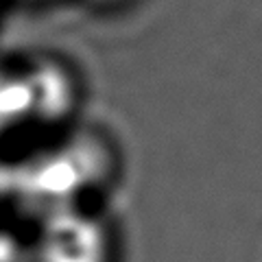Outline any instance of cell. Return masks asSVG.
Here are the masks:
<instances>
[{"label": "cell", "instance_id": "cell-1", "mask_svg": "<svg viewBox=\"0 0 262 262\" xmlns=\"http://www.w3.org/2000/svg\"><path fill=\"white\" fill-rule=\"evenodd\" d=\"M29 243L33 262H114L116 234L92 206H70L37 216Z\"/></svg>", "mask_w": 262, "mask_h": 262}, {"label": "cell", "instance_id": "cell-2", "mask_svg": "<svg viewBox=\"0 0 262 262\" xmlns=\"http://www.w3.org/2000/svg\"><path fill=\"white\" fill-rule=\"evenodd\" d=\"M27 122H35L27 70H0V142Z\"/></svg>", "mask_w": 262, "mask_h": 262}, {"label": "cell", "instance_id": "cell-3", "mask_svg": "<svg viewBox=\"0 0 262 262\" xmlns=\"http://www.w3.org/2000/svg\"><path fill=\"white\" fill-rule=\"evenodd\" d=\"M0 262H33L29 243L9 229H0Z\"/></svg>", "mask_w": 262, "mask_h": 262}, {"label": "cell", "instance_id": "cell-4", "mask_svg": "<svg viewBox=\"0 0 262 262\" xmlns=\"http://www.w3.org/2000/svg\"><path fill=\"white\" fill-rule=\"evenodd\" d=\"M11 199V164L0 158V201Z\"/></svg>", "mask_w": 262, "mask_h": 262}, {"label": "cell", "instance_id": "cell-5", "mask_svg": "<svg viewBox=\"0 0 262 262\" xmlns=\"http://www.w3.org/2000/svg\"><path fill=\"white\" fill-rule=\"evenodd\" d=\"M3 3H5V0H0V7H3Z\"/></svg>", "mask_w": 262, "mask_h": 262}, {"label": "cell", "instance_id": "cell-6", "mask_svg": "<svg viewBox=\"0 0 262 262\" xmlns=\"http://www.w3.org/2000/svg\"><path fill=\"white\" fill-rule=\"evenodd\" d=\"M31 3H37V0H31Z\"/></svg>", "mask_w": 262, "mask_h": 262}]
</instances>
